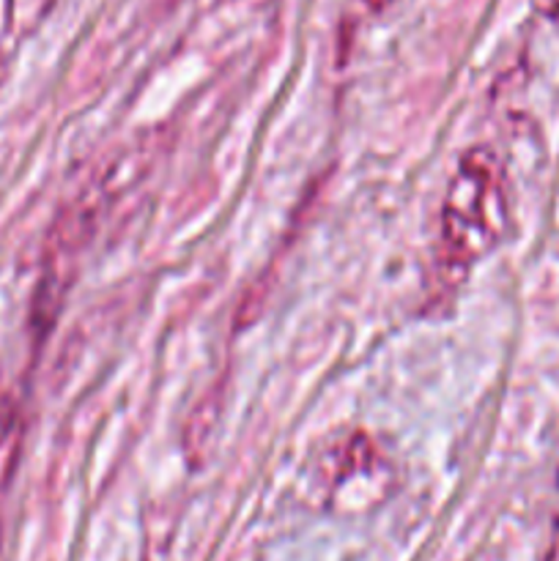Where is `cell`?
I'll list each match as a JSON object with an SVG mask.
<instances>
[{"mask_svg": "<svg viewBox=\"0 0 559 561\" xmlns=\"http://www.w3.org/2000/svg\"><path fill=\"white\" fill-rule=\"evenodd\" d=\"M507 219V181L502 164L488 148H471L460 159L442 206L436 247L442 283L458 288L471 266L502 241Z\"/></svg>", "mask_w": 559, "mask_h": 561, "instance_id": "6da1fadb", "label": "cell"}]
</instances>
